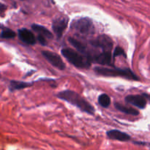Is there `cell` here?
<instances>
[{
	"label": "cell",
	"mask_w": 150,
	"mask_h": 150,
	"mask_svg": "<svg viewBox=\"0 0 150 150\" xmlns=\"http://www.w3.org/2000/svg\"><path fill=\"white\" fill-rule=\"evenodd\" d=\"M98 103L103 108H108L111 105V98L107 94H101L98 97Z\"/></svg>",
	"instance_id": "16"
},
{
	"label": "cell",
	"mask_w": 150,
	"mask_h": 150,
	"mask_svg": "<svg viewBox=\"0 0 150 150\" xmlns=\"http://www.w3.org/2000/svg\"><path fill=\"white\" fill-rule=\"evenodd\" d=\"M57 97L59 99L75 105L83 112L90 115H94L95 114V108L85 98L75 91L70 89L61 91L57 94Z\"/></svg>",
	"instance_id": "1"
},
{
	"label": "cell",
	"mask_w": 150,
	"mask_h": 150,
	"mask_svg": "<svg viewBox=\"0 0 150 150\" xmlns=\"http://www.w3.org/2000/svg\"><path fill=\"white\" fill-rule=\"evenodd\" d=\"M33 83L34 82H25L21 81L12 80L10 81L9 89H10V92H13L15 91L21 90V89L31 87L33 85Z\"/></svg>",
	"instance_id": "12"
},
{
	"label": "cell",
	"mask_w": 150,
	"mask_h": 150,
	"mask_svg": "<svg viewBox=\"0 0 150 150\" xmlns=\"http://www.w3.org/2000/svg\"><path fill=\"white\" fill-rule=\"evenodd\" d=\"M95 73L99 76L105 77H120L128 80L139 81V78L130 68H119V67H95Z\"/></svg>",
	"instance_id": "3"
},
{
	"label": "cell",
	"mask_w": 150,
	"mask_h": 150,
	"mask_svg": "<svg viewBox=\"0 0 150 150\" xmlns=\"http://www.w3.org/2000/svg\"><path fill=\"white\" fill-rule=\"evenodd\" d=\"M90 45L95 49H100V51L111 52L113 48V41L108 35H102L91 40Z\"/></svg>",
	"instance_id": "5"
},
{
	"label": "cell",
	"mask_w": 150,
	"mask_h": 150,
	"mask_svg": "<svg viewBox=\"0 0 150 150\" xmlns=\"http://www.w3.org/2000/svg\"><path fill=\"white\" fill-rule=\"evenodd\" d=\"M119 56H124L125 57H126V54H125V52L124 49H123L122 48H121V47L117 46L114 51L113 58L114 59L115 57H119Z\"/></svg>",
	"instance_id": "17"
},
{
	"label": "cell",
	"mask_w": 150,
	"mask_h": 150,
	"mask_svg": "<svg viewBox=\"0 0 150 150\" xmlns=\"http://www.w3.org/2000/svg\"><path fill=\"white\" fill-rule=\"evenodd\" d=\"M107 137L111 140H117L120 142H129L131 139L130 135L127 134L119 130H111L106 133Z\"/></svg>",
	"instance_id": "11"
},
{
	"label": "cell",
	"mask_w": 150,
	"mask_h": 150,
	"mask_svg": "<svg viewBox=\"0 0 150 150\" xmlns=\"http://www.w3.org/2000/svg\"><path fill=\"white\" fill-rule=\"evenodd\" d=\"M16 34L14 31L7 27L2 26L1 32V39H13V38H16Z\"/></svg>",
	"instance_id": "15"
},
{
	"label": "cell",
	"mask_w": 150,
	"mask_h": 150,
	"mask_svg": "<svg viewBox=\"0 0 150 150\" xmlns=\"http://www.w3.org/2000/svg\"><path fill=\"white\" fill-rule=\"evenodd\" d=\"M71 29L76 36L80 38H87L95 33V26L93 21L87 17L80 18L73 21Z\"/></svg>",
	"instance_id": "4"
},
{
	"label": "cell",
	"mask_w": 150,
	"mask_h": 150,
	"mask_svg": "<svg viewBox=\"0 0 150 150\" xmlns=\"http://www.w3.org/2000/svg\"><path fill=\"white\" fill-rule=\"evenodd\" d=\"M18 38L24 43L27 45H34L36 43V38L34 34L30 30L27 29H20L18 31Z\"/></svg>",
	"instance_id": "10"
},
{
	"label": "cell",
	"mask_w": 150,
	"mask_h": 150,
	"mask_svg": "<svg viewBox=\"0 0 150 150\" xmlns=\"http://www.w3.org/2000/svg\"><path fill=\"white\" fill-rule=\"evenodd\" d=\"M144 96L145 97V98H146V100H150V95H149V94H143Z\"/></svg>",
	"instance_id": "18"
},
{
	"label": "cell",
	"mask_w": 150,
	"mask_h": 150,
	"mask_svg": "<svg viewBox=\"0 0 150 150\" xmlns=\"http://www.w3.org/2000/svg\"><path fill=\"white\" fill-rule=\"evenodd\" d=\"M68 18L65 16H62L54 19L52 22V29L54 33L57 36V39H60L62 37L64 32L68 25Z\"/></svg>",
	"instance_id": "7"
},
{
	"label": "cell",
	"mask_w": 150,
	"mask_h": 150,
	"mask_svg": "<svg viewBox=\"0 0 150 150\" xmlns=\"http://www.w3.org/2000/svg\"><path fill=\"white\" fill-rule=\"evenodd\" d=\"M42 55L44 58L54 67H57V69L60 70H64L65 69V64L63 62L62 59L61 58L59 54L57 53L52 52L50 51H42Z\"/></svg>",
	"instance_id": "6"
},
{
	"label": "cell",
	"mask_w": 150,
	"mask_h": 150,
	"mask_svg": "<svg viewBox=\"0 0 150 150\" xmlns=\"http://www.w3.org/2000/svg\"><path fill=\"white\" fill-rule=\"evenodd\" d=\"M125 102L134 105L139 109H144L146 106V98L143 95H129L125 98Z\"/></svg>",
	"instance_id": "9"
},
{
	"label": "cell",
	"mask_w": 150,
	"mask_h": 150,
	"mask_svg": "<svg viewBox=\"0 0 150 150\" xmlns=\"http://www.w3.org/2000/svg\"><path fill=\"white\" fill-rule=\"evenodd\" d=\"M92 62H95L97 64H101V65L110 66L112 67V55L111 52H105V51H101L100 53H95L92 55ZM114 59V58H113Z\"/></svg>",
	"instance_id": "8"
},
{
	"label": "cell",
	"mask_w": 150,
	"mask_h": 150,
	"mask_svg": "<svg viewBox=\"0 0 150 150\" xmlns=\"http://www.w3.org/2000/svg\"><path fill=\"white\" fill-rule=\"evenodd\" d=\"M32 29L34 32H35L38 34V35H41V36L45 37L48 40L51 39L53 38L52 33L47 28L42 26V25L34 23V24L32 25Z\"/></svg>",
	"instance_id": "13"
},
{
	"label": "cell",
	"mask_w": 150,
	"mask_h": 150,
	"mask_svg": "<svg viewBox=\"0 0 150 150\" xmlns=\"http://www.w3.org/2000/svg\"><path fill=\"white\" fill-rule=\"evenodd\" d=\"M114 107L118 111H121V112L124 113L125 114H128V115L138 116L139 114V111L138 110L131 108V107L127 106V105H123V104L120 103H114Z\"/></svg>",
	"instance_id": "14"
},
{
	"label": "cell",
	"mask_w": 150,
	"mask_h": 150,
	"mask_svg": "<svg viewBox=\"0 0 150 150\" xmlns=\"http://www.w3.org/2000/svg\"><path fill=\"white\" fill-rule=\"evenodd\" d=\"M61 53L62 55L75 67L80 69H88L90 67L92 60L89 56L70 48H62Z\"/></svg>",
	"instance_id": "2"
}]
</instances>
